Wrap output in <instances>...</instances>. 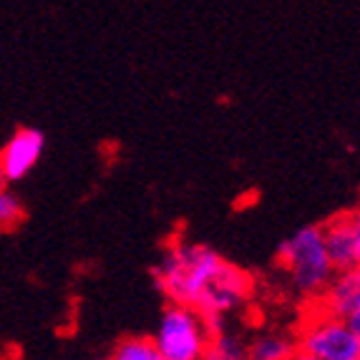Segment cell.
Segmentation results:
<instances>
[{"label":"cell","mask_w":360,"mask_h":360,"mask_svg":"<svg viewBox=\"0 0 360 360\" xmlns=\"http://www.w3.org/2000/svg\"><path fill=\"white\" fill-rule=\"evenodd\" d=\"M325 297V312L345 320L353 333H360V270H340L333 275L328 288L320 292Z\"/></svg>","instance_id":"obj_6"},{"label":"cell","mask_w":360,"mask_h":360,"mask_svg":"<svg viewBox=\"0 0 360 360\" xmlns=\"http://www.w3.org/2000/svg\"><path fill=\"white\" fill-rule=\"evenodd\" d=\"M297 358L310 360H358L360 333H353L345 320L325 315L307 325L297 342Z\"/></svg>","instance_id":"obj_4"},{"label":"cell","mask_w":360,"mask_h":360,"mask_svg":"<svg viewBox=\"0 0 360 360\" xmlns=\"http://www.w3.org/2000/svg\"><path fill=\"white\" fill-rule=\"evenodd\" d=\"M23 214L25 212L20 199L8 189H3L0 192V232H11V229L18 227L23 222Z\"/></svg>","instance_id":"obj_11"},{"label":"cell","mask_w":360,"mask_h":360,"mask_svg":"<svg viewBox=\"0 0 360 360\" xmlns=\"http://www.w3.org/2000/svg\"><path fill=\"white\" fill-rule=\"evenodd\" d=\"M323 232L325 252L330 257L333 270H353L360 264V217L358 212H342L325 224Z\"/></svg>","instance_id":"obj_5"},{"label":"cell","mask_w":360,"mask_h":360,"mask_svg":"<svg viewBox=\"0 0 360 360\" xmlns=\"http://www.w3.org/2000/svg\"><path fill=\"white\" fill-rule=\"evenodd\" d=\"M247 355L255 360H288L297 358V342L288 335H262L247 348Z\"/></svg>","instance_id":"obj_8"},{"label":"cell","mask_w":360,"mask_h":360,"mask_svg":"<svg viewBox=\"0 0 360 360\" xmlns=\"http://www.w3.org/2000/svg\"><path fill=\"white\" fill-rule=\"evenodd\" d=\"M46 149V136L38 129H18L0 149V169L8 181H18L33 172Z\"/></svg>","instance_id":"obj_7"},{"label":"cell","mask_w":360,"mask_h":360,"mask_svg":"<svg viewBox=\"0 0 360 360\" xmlns=\"http://www.w3.org/2000/svg\"><path fill=\"white\" fill-rule=\"evenodd\" d=\"M210 338V328L194 307L172 302L162 312L154 345L162 360H197L205 358Z\"/></svg>","instance_id":"obj_3"},{"label":"cell","mask_w":360,"mask_h":360,"mask_svg":"<svg viewBox=\"0 0 360 360\" xmlns=\"http://www.w3.org/2000/svg\"><path fill=\"white\" fill-rule=\"evenodd\" d=\"M8 184H11V181H8V176L3 174V169H0V192H3V189H8Z\"/></svg>","instance_id":"obj_12"},{"label":"cell","mask_w":360,"mask_h":360,"mask_svg":"<svg viewBox=\"0 0 360 360\" xmlns=\"http://www.w3.org/2000/svg\"><path fill=\"white\" fill-rule=\"evenodd\" d=\"M116 360H162L154 345V338H127L114 350Z\"/></svg>","instance_id":"obj_10"},{"label":"cell","mask_w":360,"mask_h":360,"mask_svg":"<svg viewBox=\"0 0 360 360\" xmlns=\"http://www.w3.org/2000/svg\"><path fill=\"white\" fill-rule=\"evenodd\" d=\"M277 262L290 275L292 288L307 297L323 292L335 275L330 257L325 252L320 224L302 227L292 237H288L277 250Z\"/></svg>","instance_id":"obj_2"},{"label":"cell","mask_w":360,"mask_h":360,"mask_svg":"<svg viewBox=\"0 0 360 360\" xmlns=\"http://www.w3.org/2000/svg\"><path fill=\"white\" fill-rule=\"evenodd\" d=\"M232 267L234 264L207 245H174L154 270V280L172 302L199 310Z\"/></svg>","instance_id":"obj_1"},{"label":"cell","mask_w":360,"mask_h":360,"mask_svg":"<svg viewBox=\"0 0 360 360\" xmlns=\"http://www.w3.org/2000/svg\"><path fill=\"white\" fill-rule=\"evenodd\" d=\"M207 360H242L247 358V345L232 333H212L210 345L205 350Z\"/></svg>","instance_id":"obj_9"}]
</instances>
